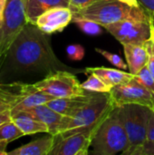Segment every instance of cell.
I'll return each mask as SVG.
<instances>
[{"mask_svg": "<svg viewBox=\"0 0 154 155\" xmlns=\"http://www.w3.org/2000/svg\"><path fill=\"white\" fill-rule=\"evenodd\" d=\"M49 35L35 24L28 22L11 45L5 59L17 72H81L60 61L52 47Z\"/></svg>", "mask_w": 154, "mask_h": 155, "instance_id": "cell-1", "label": "cell"}, {"mask_svg": "<svg viewBox=\"0 0 154 155\" xmlns=\"http://www.w3.org/2000/svg\"><path fill=\"white\" fill-rule=\"evenodd\" d=\"M115 107L109 93H94L90 102L74 115L64 116L57 134L54 135V141L97 127Z\"/></svg>", "mask_w": 154, "mask_h": 155, "instance_id": "cell-2", "label": "cell"}, {"mask_svg": "<svg viewBox=\"0 0 154 155\" xmlns=\"http://www.w3.org/2000/svg\"><path fill=\"white\" fill-rule=\"evenodd\" d=\"M92 20L102 26L124 20L152 22L153 18L142 6H130L119 0H100L85 8L73 12V20Z\"/></svg>", "mask_w": 154, "mask_h": 155, "instance_id": "cell-3", "label": "cell"}, {"mask_svg": "<svg viewBox=\"0 0 154 155\" xmlns=\"http://www.w3.org/2000/svg\"><path fill=\"white\" fill-rule=\"evenodd\" d=\"M93 154L114 155L129 147V140L117 107L97 126L91 143Z\"/></svg>", "mask_w": 154, "mask_h": 155, "instance_id": "cell-4", "label": "cell"}, {"mask_svg": "<svg viewBox=\"0 0 154 155\" xmlns=\"http://www.w3.org/2000/svg\"><path fill=\"white\" fill-rule=\"evenodd\" d=\"M116 107L129 140V147L123 154L134 155L146 141L149 119L152 109L137 104H126Z\"/></svg>", "mask_w": 154, "mask_h": 155, "instance_id": "cell-5", "label": "cell"}, {"mask_svg": "<svg viewBox=\"0 0 154 155\" xmlns=\"http://www.w3.org/2000/svg\"><path fill=\"white\" fill-rule=\"evenodd\" d=\"M27 23L25 0H8L0 27L1 58H5L11 45Z\"/></svg>", "mask_w": 154, "mask_h": 155, "instance_id": "cell-6", "label": "cell"}, {"mask_svg": "<svg viewBox=\"0 0 154 155\" xmlns=\"http://www.w3.org/2000/svg\"><path fill=\"white\" fill-rule=\"evenodd\" d=\"M34 84L38 90L54 98L79 96L86 93L75 74L68 70L51 72L44 79Z\"/></svg>", "mask_w": 154, "mask_h": 155, "instance_id": "cell-7", "label": "cell"}, {"mask_svg": "<svg viewBox=\"0 0 154 155\" xmlns=\"http://www.w3.org/2000/svg\"><path fill=\"white\" fill-rule=\"evenodd\" d=\"M152 22L124 20L103 26L123 45H145L152 37Z\"/></svg>", "mask_w": 154, "mask_h": 155, "instance_id": "cell-8", "label": "cell"}, {"mask_svg": "<svg viewBox=\"0 0 154 155\" xmlns=\"http://www.w3.org/2000/svg\"><path fill=\"white\" fill-rule=\"evenodd\" d=\"M109 94L115 106L137 104L154 109V94L139 84L134 78L127 84L113 87Z\"/></svg>", "mask_w": 154, "mask_h": 155, "instance_id": "cell-9", "label": "cell"}, {"mask_svg": "<svg viewBox=\"0 0 154 155\" xmlns=\"http://www.w3.org/2000/svg\"><path fill=\"white\" fill-rule=\"evenodd\" d=\"M96 128L54 141L49 155H87Z\"/></svg>", "mask_w": 154, "mask_h": 155, "instance_id": "cell-10", "label": "cell"}, {"mask_svg": "<svg viewBox=\"0 0 154 155\" xmlns=\"http://www.w3.org/2000/svg\"><path fill=\"white\" fill-rule=\"evenodd\" d=\"M73 21V11L67 6H59L43 13L35 25L44 33L51 35L63 31Z\"/></svg>", "mask_w": 154, "mask_h": 155, "instance_id": "cell-11", "label": "cell"}, {"mask_svg": "<svg viewBox=\"0 0 154 155\" xmlns=\"http://www.w3.org/2000/svg\"><path fill=\"white\" fill-rule=\"evenodd\" d=\"M93 94L94 93L93 92L86 91L85 94L84 95L65 98H54L45 104L64 116H72L90 102Z\"/></svg>", "mask_w": 154, "mask_h": 155, "instance_id": "cell-12", "label": "cell"}, {"mask_svg": "<svg viewBox=\"0 0 154 155\" xmlns=\"http://www.w3.org/2000/svg\"><path fill=\"white\" fill-rule=\"evenodd\" d=\"M34 89V84H24L19 82L10 84L0 83V102L8 105L12 110Z\"/></svg>", "mask_w": 154, "mask_h": 155, "instance_id": "cell-13", "label": "cell"}, {"mask_svg": "<svg viewBox=\"0 0 154 155\" xmlns=\"http://www.w3.org/2000/svg\"><path fill=\"white\" fill-rule=\"evenodd\" d=\"M25 112H27L39 121L45 124L49 129V134L55 135L64 119V115L55 112L46 104H41L30 108Z\"/></svg>", "mask_w": 154, "mask_h": 155, "instance_id": "cell-14", "label": "cell"}, {"mask_svg": "<svg viewBox=\"0 0 154 155\" xmlns=\"http://www.w3.org/2000/svg\"><path fill=\"white\" fill-rule=\"evenodd\" d=\"M86 74H94L100 77L104 83L114 87L119 84H123L131 82L134 75L133 74L126 73L125 71L120 69H113L108 67H86L84 71Z\"/></svg>", "mask_w": 154, "mask_h": 155, "instance_id": "cell-15", "label": "cell"}, {"mask_svg": "<svg viewBox=\"0 0 154 155\" xmlns=\"http://www.w3.org/2000/svg\"><path fill=\"white\" fill-rule=\"evenodd\" d=\"M123 52L128 69L133 75L137 74L148 64L149 53L145 45H123Z\"/></svg>", "mask_w": 154, "mask_h": 155, "instance_id": "cell-16", "label": "cell"}, {"mask_svg": "<svg viewBox=\"0 0 154 155\" xmlns=\"http://www.w3.org/2000/svg\"><path fill=\"white\" fill-rule=\"evenodd\" d=\"M69 5L70 0H25L26 17L32 24H35L38 16L47 10L59 6L69 7Z\"/></svg>", "mask_w": 154, "mask_h": 155, "instance_id": "cell-17", "label": "cell"}, {"mask_svg": "<svg viewBox=\"0 0 154 155\" xmlns=\"http://www.w3.org/2000/svg\"><path fill=\"white\" fill-rule=\"evenodd\" d=\"M54 143V135L49 134L18 147L7 153V155H49Z\"/></svg>", "mask_w": 154, "mask_h": 155, "instance_id": "cell-18", "label": "cell"}, {"mask_svg": "<svg viewBox=\"0 0 154 155\" xmlns=\"http://www.w3.org/2000/svg\"><path fill=\"white\" fill-rule=\"evenodd\" d=\"M12 120L20 128L25 135H32L40 133L49 134V129L47 125L28 114L27 112L22 111L13 114Z\"/></svg>", "mask_w": 154, "mask_h": 155, "instance_id": "cell-19", "label": "cell"}, {"mask_svg": "<svg viewBox=\"0 0 154 155\" xmlns=\"http://www.w3.org/2000/svg\"><path fill=\"white\" fill-rule=\"evenodd\" d=\"M54 97L38 90L35 86L34 89L30 92L17 105H15L12 110L11 113L15 114L18 112H22V111H26L30 108H33L34 106L37 105H41V104H47L49 101L53 100Z\"/></svg>", "mask_w": 154, "mask_h": 155, "instance_id": "cell-20", "label": "cell"}, {"mask_svg": "<svg viewBox=\"0 0 154 155\" xmlns=\"http://www.w3.org/2000/svg\"><path fill=\"white\" fill-rule=\"evenodd\" d=\"M84 90L93 93H110L113 86L104 83L94 74H89L88 78L81 84Z\"/></svg>", "mask_w": 154, "mask_h": 155, "instance_id": "cell-21", "label": "cell"}, {"mask_svg": "<svg viewBox=\"0 0 154 155\" xmlns=\"http://www.w3.org/2000/svg\"><path fill=\"white\" fill-rule=\"evenodd\" d=\"M134 155H154V110L152 111L149 119L146 141L143 145L136 151Z\"/></svg>", "mask_w": 154, "mask_h": 155, "instance_id": "cell-22", "label": "cell"}, {"mask_svg": "<svg viewBox=\"0 0 154 155\" xmlns=\"http://www.w3.org/2000/svg\"><path fill=\"white\" fill-rule=\"evenodd\" d=\"M24 135V133L13 120L6 122L0 127V140L5 141L7 143H11Z\"/></svg>", "mask_w": 154, "mask_h": 155, "instance_id": "cell-23", "label": "cell"}, {"mask_svg": "<svg viewBox=\"0 0 154 155\" xmlns=\"http://www.w3.org/2000/svg\"><path fill=\"white\" fill-rule=\"evenodd\" d=\"M72 22H74L86 35H99L103 33V26L94 21L87 19H75Z\"/></svg>", "mask_w": 154, "mask_h": 155, "instance_id": "cell-24", "label": "cell"}, {"mask_svg": "<svg viewBox=\"0 0 154 155\" xmlns=\"http://www.w3.org/2000/svg\"><path fill=\"white\" fill-rule=\"evenodd\" d=\"M134 79L154 94V78L148 68V65H145L137 74H135Z\"/></svg>", "mask_w": 154, "mask_h": 155, "instance_id": "cell-25", "label": "cell"}, {"mask_svg": "<svg viewBox=\"0 0 154 155\" xmlns=\"http://www.w3.org/2000/svg\"><path fill=\"white\" fill-rule=\"evenodd\" d=\"M95 51L97 53L101 54L108 62H110L115 67H117L119 69H122V70H125V69L128 68V64H126L124 63V61L119 55H117L115 54H113V53H110L108 51L100 49V48H95Z\"/></svg>", "mask_w": 154, "mask_h": 155, "instance_id": "cell-26", "label": "cell"}, {"mask_svg": "<svg viewBox=\"0 0 154 155\" xmlns=\"http://www.w3.org/2000/svg\"><path fill=\"white\" fill-rule=\"evenodd\" d=\"M68 57L73 61H81L84 57V48L78 44H73L68 45L66 49Z\"/></svg>", "mask_w": 154, "mask_h": 155, "instance_id": "cell-27", "label": "cell"}, {"mask_svg": "<svg viewBox=\"0 0 154 155\" xmlns=\"http://www.w3.org/2000/svg\"><path fill=\"white\" fill-rule=\"evenodd\" d=\"M145 46L149 53V60H148V68L154 78V41L152 37L145 44Z\"/></svg>", "mask_w": 154, "mask_h": 155, "instance_id": "cell-28", "label": "cell"}, {"mask_svg": "<svg viewBox=\"0 0 154 155\" xmlns=\"http://www.w3.org/2000/svg\"><path fill=\"white\" fill-rule=\"evenodd\" d=\"M100 0H70L69 7L73 12L78 11L80 9L85 8Z\"/></svg>", "mask_w": 154, "mask_h": 155, "instance_id": "cell-29", "label": "cell"}, {"mask_svg": "<svg viewBox=\"0 0 154 155\" xmlns=\"http://www.w3.org/2000/svg\"><path fill=\"white\" fill-rule=\"evenodd\" d=\"M141 6L143 7L154 20V0H138Z\"/></svg>", "mask_w": 154, "mask_h": 155, "instance_id": "cell-30", "label": "cell"}, {"mask_svg": "<svg viewBox=\"0 0 154 155\" xmlns=\"http://www.w3.org/2000/svg\"><path fill=\"white\" fill-rule=\"evenodd\" d=\"M12 120V113L11 110H6L0 113V127L5 124L6 122H9Z\"/></svg>", "mask_w": 154, "mask_h": 155, "instance_id": "cell-31", "label": "cell"}, {"mask_svg": "<svg viewBox=\"0 0 154 155\" xmlns=\"http://www.w3.org/2000/svg\"><path fill=\"white\" fill-rule=\"evenodd\" d=\"M6 5H7V0H0V27L4 21V15H5Z\"/></svg>", "mask_w": 154, "mask_h": 155, "instance_id": "cell-32", "label": "cell"}, {"mask_svg": "<svg viewBox=\"0 0 154 155\" xmlns=\"http://www.w3.org/2000/svg\"><path fill=\"white\" fill-rule=\"evenodd\" d=\"M120 2H123L130 6H133V7H140L141 5L139 3L138 0H119Z\"/></svg>", "mask_w": 154, "mask_h": 155, "instance_id": "cell-33", "label": "cell"}, {"mask_svg": "<svg viewBox=\"0 0 154 155\" xmlns=\"http://www.w3.org/2000/svg\"><path fill=\"white\" fill-rule=\"evenodd\" d=\"M9 143L5 142V141H3V140H0V155H5L7 154V152H6V147H7V144Z\"/></svg>", "mask_w": 154, "mask_h": 155, "instance_id": "cell-34", "label": "cell"}, {"mask_svg": "<svg viewBox=\"0 0 154 155\" xmlns=\"http://www.w3.org/2000/svg\"><path fill=\"white\" fill-rule=\"evenodd\" d=\"M6 110H11V109H10V107L8 105H6L4 103L0 102V113L4 112V111H6Z\"/></svg>", "mask_w": 154, "mask_h": 155, "instance_id": "cell-35", "label": "cell"}, {"mask_svg": "<svg viewBox=\"0 0 154 155\" xmlns=\"http://www.w3.org/2000/svg\"><path fill=\"white\" fill-rule=\"evenodd\" d=\"M152 37L154 41V22L152 24Z\"/></svg>", "mask_w": 154, "mask_h": 155, "instance_id": "cell-36", "label": "cell"}, {"mask_svg": "<svg viewBox=\"0 0 154 155\" xmlns=\"http://www.w3.org/2000/svg\"><path fill=\"white\" fill-rule=\"evenodd\" d=\"M5 58H1L0 57V69H1V67H2V65H3V64H4V62H5Z\"/></svg>", "mask_w": 154, "mask_h": 155, "instance_id": "cell-37", "label": "cell"}, {"mask_svg": "<svg viewBox=\"0 0 154 155\" xmlns=\"http://www.w3.org/2000/svg\"><path fill=\"white\" fill-rule=\"evenodd\" d=\"M7 1H8V0H7Z\"/></svg>", "mask_w": 154, "mask_h": 155, "instance_id": "cell-38", "label": "cell"}, {"mask_svg": "<svg viewBox=\"0 0 154 155\" xmlns=\"http://www.w3.org/2000/svg\"><path fill=\"white\" fill-rule=\"evenodd\" d=\"M153 110H154V109H153Z\"/></svg>", "mask_w": 154, "mask_h": 155, "instance_id": "cell-39", "label": "cell"}]
</instances>
